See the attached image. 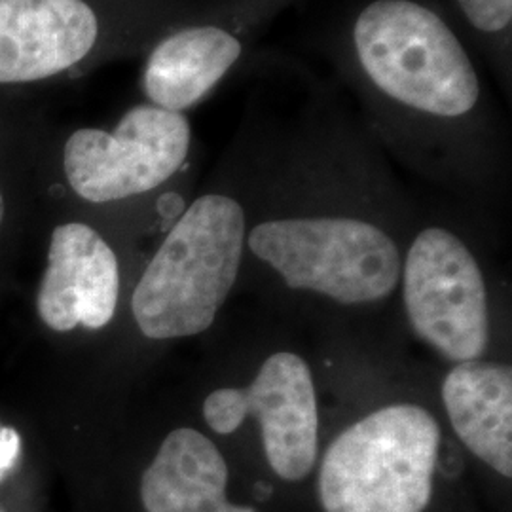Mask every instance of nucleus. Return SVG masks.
<instances>
[{
  "label": "nucleus",
  "instance_id": "nucleus-2",
  "mask_svg": "<svg viewBox=\"0 0 512 512\" xmlns=\"http://www.w3.org/2000/svg\"><path fill=\"white\" fill-rule=\"evenodd\" d=\"M437 418L393 403L353 421L325 450L317 492L325 512H423L439 463Z\"/></svg>",
  "mask_w": 512,
  "mask_h": 512
},
{
  "label": "nucleus",
  "instance_id": "nucleus-12",
  "mask_svg": "<svg viewBox=\"0 0 512 512\" xmlns=\"http://www.w3.org/2000/svg\"><path fill=\"white\" fill-rule=\"evenodd\" d=\"M241 55V42L219 27H190L162 40L148 57L143 86L154 107L181 112L211 92Z\"/></svg>",
  "mask_w": 512,
  "mask_h": 512
},
{
  "label": "nucleus",
  "instance_id": "nucleus-8",
  "mask_svg": "<svg viewBox=\"0 0 512 512\" xmlns=\"http://www.w3.org/2000/svg\"><path fill=\"white\" fill-rule=\"evenodd\" d=\"M120 298V266L112 247L82 222L57 226L37 308L46 327L69 332L99 330L114 319Z\"/></svg>",
  "mask_w": 512,
  "mask_h": 512
},
{
  "label": "nucleus",
  "instance_id": "nucleus-4",
  "mask_svg": "<svg viewBox=\"0 0 512 512\" xmlns=\"http://www.w3.org/2000/svg\"><path fill=\"white\" fill-rule=\"evenodd\" d=\"M249 251L287 287L342 306L376 304L401 281L403 256L372 222L351 217L264 220L247 236Z\"/></svg>",
  "mask_w": 512,
  "mask_h": 512
},
{
  "label": "nucleus",
  "instance_id": "nucleus-15",
  "mask_svg": "<svg viewBox=\"0 0 512 512\" xmlns=\"http://www.w3.org/2000/svg\"><path fill=\"white\" fill-rule=\"evenodd\" d=\"M4 220V198H2V192H0V224Z\"/></svg>",
  "mask_w": 512,
  "mask_h": 512
},
{
  "label": "nucleus",
  "instance_id": "nucleus-11",
  "mask_svg": "<svg viewBox=\"0 0 512 512\" xmlns=\"http://www.w3.org/2000/svg\"><path fill=\"white\" fill-rule=\"evenodd\" d=\"M228 465L194 427L173 429L141 478L147 512H256L228 501Z\"/></svg>",
  "mask_w": 512,
  "mask_h": 512
},
{
  "label": "nucleus",
  "instance_id": "nucleus-14",
  "mask_svg": "<svg viewBox=\"0 0 512 512\" xmlns=\"http://www.w3.org/2000/svg\"><path fill=\"white\" fill-rule=\"evenodd\" d=\"M19 435L10 429L0 425V478L8 475L14 467L19 456Z\"/></svg>",
  "mask_w": 512,
  "mask_h": 512
},
{
  "label": "nucleus",
  "instance_id": "nucleus-9",
  "mask_svg": "<svg viewBox=\"0 0 512 512\" xmlns=\"http://www.w3.org/2000/svg\"><path fill=\"white\" fill-rule=\"evenodd\" d=\"M99 35L84 0H0V84L35 82L71 69Z\"/></svg>",
  "mask_w": 512,
  "mask_h": 512
},
{
  "label": "nucleus",
  "instance_id": "nucleus-10",
  "mask_svg": "<svg viewBox=\"0 0 512 512\" xmlns=\"http://www.w3.org/2000/svg\"><path fill=\"white\" fill-rule=\"evenodd\" d=\"M442 404L459 442L497 475L512 476V370L492 361L450 368Z\"/></svg>",
  "mask_w": 512,
  "mask_h": 512
},
{
  "label": "nucleus",
  "instance_id": "nucleus-6",
  "mask_svg": "<svg viewBox=\"0 0 512 512\" xmlns=\"http://www.w3.org/2000/svg\"><path fill=\"white\" fill-rule=\"evenodd\" d=\"M217 435H232L245 420L258 423L264 454L275 475L300 482L319 459V401L311 368L293 351L272 353L243 387H219L202 406Z\"/></svg>",
  "mask_w": 512,
  "mask_h": 512
},
{
  "label": "nucleus",
  "instance_id": "nucleus-1",
  "mask_svg": "<svg viewBox=\"0 0 512 512\" xmlns=\"http://www.w3.org/2000/svg\"><path fill=\"white\" fill-rule=\"evenodd\" d=\"M247 245L245 211L234 198L205 194L171 228L148 262L131 313L150 340L203 334L238 279Z\"/></svg>",
  "mask_w": 512,
  "mask_h": 512
},
{
  "label": "nucleus",
  "instance_id": "nucleus-7",
  "mask_svg": "<svg viewBox=\"0 0 512 512\" xmlns=\"http://www.w3.org/2000/svg\"><path fill=\"white\" fill-rule=\"evenodd\" d=\"M192 131L181 112L139 105L116 129H78L63 150L74 192L92 203L118 202L158 188L184 164Z\"/></svg>",
  "mask_w": 512,
  "mask_h": 512
},
{
  "label": "nucleus",
  "instance_id": "nucleus-3",
  "mask_svg": "<svg viewBox=\"0 0 512 512\" xmlns=\"http://www.w3.org/2000/svg\"><path fill=\"white\" fill-rule=\"evenodd\" d=\"M368 78L410 109L458 118L475 109L480 84L454 31L412 0H374L353 27Z\"/></svg>",
  "mask_w": 512,
  "mask_h": 512
},
{
  "label": "nucleus",
  "instance_id": "nucleus-13",
  "mask_svg": "<svg viewBox=\"0 0 512 512\" xmlns=\"http://www.w3.org/2000/svg\"><path fill=\"white\" fill-rule=\"evenodd\" d=\"M471 25L484 33H497L511 25L512 0H458Z\"/></svg>",
  "mask_w": 512,
  "mask_h": 512
},
{
  "label": "nucleus",
  "instance_id": "nucleus-5",
  "mask_svg": "<svg viewBox=\"0 0 512 512\" xmlns=\"http://www.w3.org/2000/svg\"><path fill=\"white\" fill-rule=\"evenodd\" d=\"M401 281L410 329L423 344L454 365L486 355L488 285L463 239L439 226L421 230L403 258Z\"/></svg>",
  "mask_w": 512,
  "mask_h": 512
}]
</instances>
